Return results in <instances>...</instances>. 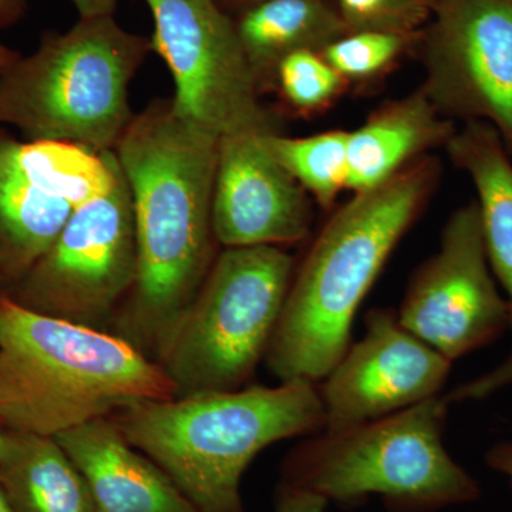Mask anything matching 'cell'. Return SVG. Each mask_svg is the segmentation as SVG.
Returning <instances> with one entry per match:
<instances>
[{
  "label": "cell",
  "mask_w": 512,
  "mask_h": 512,
  "mask_svg": "<svg viewBox=\"0 0 512 512\" xmlns=\"http://www.w3.org/2000/svg\"><path fill=\"white\" fill-rule=\"evenodd\" d=\"M234 20L261 94L274 89L276 67L286 56L322 53L349 33L330 0H262Z\"/></svg>",
  "instance_id": "18"
},
{
  "label": "cell",
  "mask_w": 512,
  "mask_h": 512,
  "mask_svg": "<svg viewBox=\"0 0 512 512\" xmlns=\"http://www.w3.org/2000/svg\"><path fill=\"white\" fill-rule=\"evenodd\" d=\"M448 407L439 394L383 419L319 431L292 454L286 485L339 507L379 495L390 512L474 503L480 484L444 446Z\"/></svg>",
  "instance_id": "6"
},
{
  "label": "cell",
  "mask_w": 512,
  "mask_h": 512,
  "mask_svg": "<svg viewBox=\"0 0 512 512\" xmlns=\"http://www.w3.org/2000/svg\"><path fill=\"white\" fill-rule=\"evenodd\" d=\"M416 50L441 116L490 124L512 153V0H443Z\"/></svg>",
  "instance_id": "10"
},
{
  "label": "cell",
  "mask_w": 512,
  "mask_h": 512,
  "mask_svg": "<svg viewBox=\"0 0 512 512\" xmlns=\"http://www.w3.org/2000/svg\"><path fill=\"white\" fill-rule=\"evenodd\" d=\"M326 505L318 495L286 485L276 512H325Z\"/></svg>",
  "instance_id": "26"
},
{
  "label": "cell",
  "mask_w": 512,
  "mask_h": 512,
  "mask_svg": "<svg viewBox=\"0 0 512 512\" xmlns=\"http://www.w3.org/2000/svg\"><path fill=\"white\" fill-rule=\"evenodd\" d=\"M282 247L225 248L183 315L158 346L177 396L241 389L278 328L291 288Z\"/></svg>",
  "instance_id": "7"
},
{
  "label": "cell",
  "mask_w": 512,
  "mask_h": 512,
  "mask_svg": "<svg viewBox=\"0 0 512 512\" xmlns=\"http://www.w3.org/2000/svg\"><path fill=\"white\" fill-rule=\"evenodd\" d=\"M136 272L133 204L123 175L109 194L74 208L49 251L0 292L30 311L99 329L130 293Z\"/></svg>",
  "instance_id": "9"
},
{
  "label": "cell",
  "mask_w": 512,
  "mask_h": 512,
  "mask_svg": "<svg viewBox=\"0 0 512 512\" xmlns=\"http://www.w3.org/2000/svg\"><path fill=\"white\" fill-rule=\"evenodd\" d=\"M485 461L491 470L503 474L512 484V440L495 444L485 454Z\"/></svg>",
  "instance_id": "27"
},
{
  "label": "cell",
  "mask_w": 512,
  "mask_h": 512,
  "mask_svg": "<svg viewBox=\"0 0 512 512\" xmlns=\"http://www.w3.org/2000/svg\"><path fill=\"white\" fill-rule=\"evenodd\" d=\"M18 143L0 131V289L28 274L74 211L30 180L18 160Z\"/></svg>",
  "instance_id": "16"
},
{
  "label": "cell",
  "mask_w": 512,
  "mask_h": 512,
  "mask_svg": "<svg viewBox=\"0 0 512 512\" xmlns=\"http://www.w3.org/2000/svg\"><path fill=\"white\" fill-rule=\"evenodd\" d=\"M397 318L450 362L511 328L510 305L488 262L476 201L448 218L439 251L414 272Z\"/></svg>",
  "instance_id": "11"
},
{
  "label": "cell",
  "mask_w": 512,
  "mask_h": 512,
  "mask_svg": "<svg viewBox=\"0 0 512 512\" xmlns=\"http://www.w3.org/2000/svg\"><path fill=\"white\" fill-rule=\"evenodd\" d=\"M439 178V161L420 158L379 187L353 194L326 222L293 275L266 353L281 382L318 384L345 355L357 309Z\"/></svg>",
  "instance_id": "2"
},
{
  "label": "cell",
  "mask_w": 512,
  "mask_h": 512,
  "mask_svg": "<svg viewBox=\"0 0 512 512\" xmlns=\"http://www.w3.org/2000/svg\"><path fill=\"white\" fill-rule=\"evenodd\" d=\"M451 163L477 192L485 251L510 305L512 329V163L503 138L490 124L468 121L446 146Z\"/></svg>",
  "instance_id": "17"
},
{
  "label": "cell",
  "mask_w": 512,
  "mask_h": 512,
  "mask_svg": "<svg viewBox=\"0 0 512 512\" xmlns=\"http://www.w3.org/2000/svg\"><path fill=\"white\" fill-rule=\"evenodd\" d=\"M18 160L33 183L73 208L109 194L123 177L114 151L70 141H19Z\"/></svg>",
  "instance_id": "20"
},
{
  "label": "cell",
  "mask_w": 512,
  "mask_h": 512,
  "mask_svg": "<svg viewBox=\"0 0 512 512\" xmlns=\"http://www.w3.org/2000/svg\"><path fill=\"white\" fill-rule=\"evenodd\" d=\"M72 3L79 12L80 18H93V16L113 15L117 0H72Z\"/></svg>",
  "instance_id": "29"
},
{
  "label": "cell",
  "mask_w": 512,
  "mask_h": 512,
  "mask_svg": "<svg viewBox=\"0 0 512 512\" xmlns=\"http://www.w3.org/2000/svg\"><path fill=\"white\" fill-rule=\"evenodd\" d=\"M0 485L18 512H96L82 474L55 437L8 430Z\"/></svg>",
  "instance_id": "19"
},
{
  "label": "cell",
  "mask_w": 512,
  "mask_h": 512,
  "mask_svg": "<svg viewBox=\"0 0 512 512\" xmlns=\"http://www.w3.org/2000/svg\"><path fill=\"white\" fill-rule=\"evenodd\" d=\"M0 512H18L15 505L9 500L8 494L3 490L2 485H0Z\"/></svg>",
  "instance_id": "32"
},
{
  "label": "cell",
  "mask_w": 512,
  "mask_h": 512,
  "mask_svg": "<svg viewBox=\"0 0 512 512\" xmlns=\"http://www.w3.org/2000/svg\"><path fill=\"white\" fill-rule=\"evenodd\" d=\"M28 0H0V30L12 28L25 18Z\"/></svg>",
  "instance_id": "28"
},
{
  "label": "cell",
  "mask_w": 512,
  "mask_h": 512,
  "mask_svg": "<svg viewBox=\"0 0 512 512\" xmlns=\"http://www.w3.org/2000/svg\"><path fill=\"white\" fill-rule=\"evenodd\" d=\"M349 131L332 130L308 137L268 133L264 143L272 157L301 184L320 207H333L348 190Z\"/></svg>",
  "instance_id": "21"
},
{
  "label": "cell",
  "mask_w": 512,
  "mask_h": 512,
  "mask_svg": "<svg viewBox=\"0 0 512 512\" xmlns=\"http://www.w3.org/2000/svg\"><path fill=\"white\" fill-rule=\"evenodd\" d=\"M421 2H423L424 5L429 6L431 12H433V9L436 8V6L439 5L440 2H443V0H421Z\"/></svg>",
  "instance_id": "34"
},
{
  "label": "cell",
  "mask_w": 512,
  "mask_h": 512,
  "mask_svg": "<svg viewBox=\"0 0 512 512\" xmlns=\"http://www.w3.org/2000/svg\"><path fill=\"white\" fill-rule=\"evenodd\" d=\"M198 512H242V476L264 448L325 429L315 383L288 380L138 404L114 420Z\"/></svg>",
  "instance_id": "4"
},
{
  "label": "cell",
  "mask_w": 512,
  "mask_h": 512,
  "mask_svg": "<svg viewBox=\"0 0 512 512\" xmlns=\"http://www.w3.org/2000/svg\"><path fill=\"white\" fill-rule=\"evenodd\" d=\"M348 86L319 52L298 50L276 67L272 92L278 93L289 109L308 116L328 109Z\"/></svg>",
  "instance_id": "22"
},
{
  "label": "cell",
  "mask_w": 512,
  "mask_h": 512,
  "mask_svg": "<svg viewBox=\"0 0 512 512\" xmlns=\"http://www.w3.org/2000/svg\"><path fill=\"white\" fill-rule=\"evenodd\" d=\"M150 52L151 40L127 32L113 15L46 32L32 55L0 74V126L18 128L26 141L114 151L136 116L128 89Z\"/></svg>",
  "instance_id": "5"
},
{
  "label": "cell",
  "mask_w": 512,
  "mask_h": 512,
  "mask_svg": "<svg viewBox=\"0 0 512 512\" xmlns=\"http://www.w3.org/2000/svg\"><path fill=\"white\" fill-rule=\"evenodd\" d=\"M218 5L221 6L225 12H229V10H235V12H242V10L251 8V6L256 5V3L262 2V0H215Z\"/></svg>",
  "instance_id": "31"
},
{
  "label": "cell",
  "mask_w": 512,
  "mask_h": 512,
  "mask_svg": "<svg viewBox=\"0 0 512 512\" xmlns=\"http://www.w3.org/2000/svg\"><path fill=\"white\" fill-rule=\"evenodd\" d=\"M151 50L174 79V109L217 136L279 133L239 42L235 20L215 0H144Z\"/></svg>",
  "instance_id": "8"
},
{
  "label": "cell",
  "mask_w": 512,
  "mask_h": 512,
  "mask_svg": "<svg viewBox=\"0 0 512 512\" xmlns=\"http://www.w3.org/2000/svg\"><path fill=\"white\" fill-rule=\"evenodd\" d=\"M55 439L82 474L96 512H198L174 481L107 417Z\"/></svg>",
  "instance_id": "14"
},
{
  "label": "cell",
  "mask_w": 512,
  "mask_h": 512,
  "mask_svg": "<svg viewBox=\"0 0 512 512\" xmlns=\"http://www.w3.org/2000/svg\"><path fill=\"white\" fill-rule=\"evenodd\" d=\"M332 3L349 33L417 35L433 13L421 0H332Z\"/></svg>",
  "instance_id": "24"
},
{
  "label": "cell",
  "mask_w": 512,
  "mask_h": 512,
  "mask_svg": "<svg viewBox=\"0 0 512 512\" xmlns=\"http://www.w3.org/2000/svg\"><path fill=\"white\" fill-rule=\"evenodd\" d=\"M6 441H8V430L0 421V457H2L3 451H5Z\"/></svg>",
  "instance_id": "33"
},
{
  "label": "cell",
  "mask_w": 512,
  "mask_h": 512,
  "mask_svg": "<svg viewBox=\"0 0 512 512\" xmlns=\"http://www.w3.org/2000/svg\"><path fill=\"white\" fill-rule=\"evenodd\" d=\"M20 56L22 55L16 52V50L10 49V47L0 43V74L5 73Z\"/></svg>",
  "instance_id": "30"
},
{
  "label": "cell",
  "mask_w": 512,
  "mask_h": 512,
  "mask_svg": "<svg viewBox=\"0 0 512 512\" xmlns=\"http://www.w3.org/2000/svg\"><path fill=\"white\" fill-rule=\"evenodd\" d=\"M420 33H348L320 55L349 84L370 82L389 72L406 53L416 50Z\"/></svg>",
  "instance_id": "23"
},
{
  "label": "cell",
  "mask_w": 512,
  "mask_h": 512,
  "mask_svg": "<svg viewBox=\"0 0 512 512\" xmlns=\"http://www.w3.org/2000/svg\"><path fill=\"white\" fill-rule=\"evenodd\" d=\"M512 387V350L493 369L446 394L448 403L481 402Z\"/></svg>",
  "instance_id": "25"
},
{
  "label": "cell",
  "mask_w": 512,
  "mask_h": 512,
  "mask_svg": "<svg viewBox=\"0 0 512 512\" xmlns=\"http://www.w3.org/2000/svg\"><path fill=\"white\" fill-rule=\"evenodd\" d=\"M365 336L318 387L325 429L345 430L439 396L453 362L404 328L393 309H373Z\"/></svg>",
  "instance_id": "12"
},
{
  "label": "cell",
  "mask_w": 512,
  "mask_h": 512,
  "mask_svg": "<svg viewBox=\"0 0 512 512\" xmlns=\"http://www.w3.org/2000/svg\"><path fill=\"white\" fill-rule=\"evenodd\" d=\"M220 138L160 99L134 116L114 150L136 227V279L121 319L133 345L158 349L217 258L212 195Z\"/></svg>",
  "instance_id": "1"
},
{
  "label": "cell",
  "mask_w": 512,
  "mask_h": 512,
  "mask_svg": "<svg viewBox=\"0 0 512 512\" xmlns=\"http://www.w3.org/2000/svg\"><path fill=\"white\" fill-rule=\"evenodd\" d=\"M177 396L163 367L123 336L23 308L0 292V421L55 437Z\"/></svg>",
  "instance_id": "3"
},
{
  "label": "cell",
  "mask_w": 512,
  "mask_h": 512,
  "mask_svg": "<svg viewBox=\"0 0 512 512\" xmlns=\"http://www.w3.org/2000/svg\"><path fill=\"white\" fill-rule=\"evenodd\" d=\"M265 134L220 138L212 228L224 248L284 247L311 231L312 197L269 153Z\"/></svg>",
  "instance_id": "13"
},
{
  "label": "cell",
  "mask_w": 512,
  "mask_h": 512,
  "mask_svg": "<svg viewBox=\"0 0 512 512\" xmlns=\"http://www.w3.org/2000/svg\"><path fill=\"white\" fill-rule=\"evenodd\" d=\"M456 131V121L441 116L421 87L383 104L349 131L348 190L359 194L379 187L434 148H446Z\"/></svg>",
  "instance_id": "15"
}]
</instances>
